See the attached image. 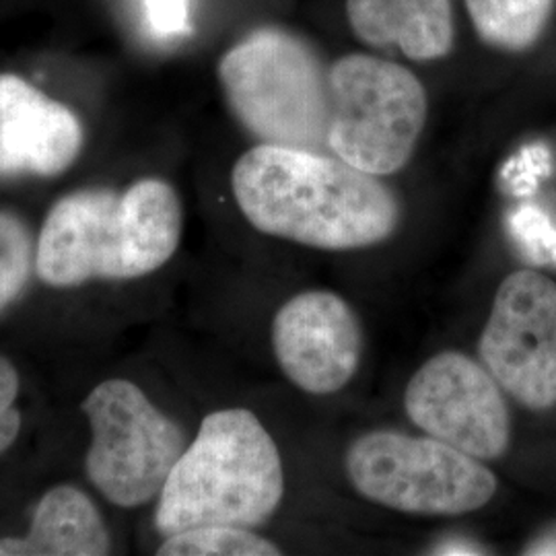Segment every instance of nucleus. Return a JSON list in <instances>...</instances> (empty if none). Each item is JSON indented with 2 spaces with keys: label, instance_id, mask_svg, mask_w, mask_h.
<instances>
[{
  "label": "nucleus",
  "instance_id": "1",
  "mask_svg": "<svg viewBox=\"0 0 556 556\" xmlns=\"http://www.w3.org/2000/svg\"><path fill=\"white\" fill-rule=\"evenodd\" d=\"M233 197L258 231L318 250H358L400 223L394 192L334 155L260 142L231 172Z\"/></svg>",
  "mask_w": 556,
  "mask_h": 556
},
{
  "label": "nucleus",
  "instance_id": "2",
  "mask_svg": "<svg viewBox=\"0 0 556 556\" xmlns=\"http://www.w3.org/2000/svg\"><path fill=\"white\" fill-rule=\"evenodd\" d=\"M181 225L178 192L163 179H139L124 192L77 190L50 208L34 266L59 289L144 277L176 254Z\"/></svg>",
  "mask_w": 556,
  "mask_h": 556
},
{
  "label": "nucleus",
  "instance_id": "3",
  "mask_svg": "<svg viewBox=\"0 0 556 556\" xmlns=\"http://www.w3.org/2000/svg\"><path fill=\"white\" fill-rule=\"evenodd\" d=\"M285 495L277 443L243 408L211 413L161 491L155 526L163 536L204 526L258 528Z\"/></svg>",
  "mask_w": 556,
  "mask_h": 556
},
{
  "label": "nucleus",
  "instance_id": "4",
  "mask_svg": "<svg viewBox=\"0 0 556 556\" xmlns=\"http://www.w3.org/2000/svg\"><path fill=\"white\" fill-rule=\"evenodd\" d=\"M233 116L260 142L330 155L337 91L318 52L295 34L262 27L219 62Z\"/></svg>",
  "mask_w": 556,
  "mask_h": 556
},
{
  "label": "nucleus",
  "instance_id": "5",
  "mask_svg": "<svg viewBox=\"0 0 556 556\" xmlns=\"http://www.w3.org/2000/svg\"><path fill=\"white\" fill-rule=\"evenodd\" d=\"M346 472L371 503L415 516H462L484 507L497 493V478L435 438L374 431L346 454Z\"/></svg>",
  "mask_w": 556,
  "mask_h": 556
},
{
  "label": "nucleus",
  "instance_id": "6",
  "mask_svg": "<svg viewBox=\"0 0 556 556\" xmlns=\"http://www.w3.org/2000/svg\"><path fill=\"white\" fill-rule=\"evenodd\" d=\"M337 116L330 155L374 176H392L415 153L427 122L422 83L404 66L369 54L330 64Z\"/></svg>",
  "mask_w": 556,
  "mask_h": 556
},
{
  "label": "nucleus",
  "instance_id": "7",
  "mask_svg": "<svg viewBox=\"0 0 556 556\" xmlns=\"http://www.w3.org/2000/svg\"><path fill=\"white\" fill-rule=\"evenodd\" d=\"M83 413L91 427L85 468L101 495L119 507L160 497L188 447L178 425L126 379L96 386Z\"/></svg>",
  "mask_w": 556,
  "mask_h": 556
},
{
  "label": "nucleus",
  "instance_id": "8",
  "mask_svg": "<svg viewBox=\"0 0 556 556\" xmlns=\"http://www.w3.org/2000/svg\"><path fill=\"white\" fill-rule=\"evenodd\" d=\"M482 365L528 408L556 404V282L536 270L505 278L480 337Z\"/></svg>",
  "mask_w": 556,
  "mask_h": 556
},
{
  "label": "nucleus",
  "instance_id": "9",
  "mask_svg": "<svg viewBox=\"0 0 556 556\" xmlns=\"http://www.w3.org/2000/svg\"><path fill=\"white\" fill-rule=\"evenodd\" d=\"M404 406L410 420L459 452L478 459L503 456L509 438V408L491 371L456 351L429 358L410 379Z\"/></svg>",
  "mask_w": 556,
  "mask_h": 556
},
{
  "label": "nucleus",
  "instance_id": "10",
  "mask_svg": "<svg viewBox=\"0 0 556 556\" xmlns=\"http://www.w3.org/2000/svg\"><path fill=\"white\" fill-rule=\"evenodd\" d=\"M273 349L299 390L330 396L357 374L363 330L353 307L337 293L305 291L278 309Z\"/></svg>",
  "mask_w": 556,
  "mask_h": 556
},
{
  "label": "nucleus",
  "instance_id": "11",
  "mask_svg": "<svg viewBox=\"0 0 556 556\" xmlns=\"http://www.w3.org/2000/svg\"><path fill=\"white\" fill-rule=\"evenodd\" d=\"M83 149V124L20 75H0V178H52Z\"/></svg>",
  "mask_w": 556,
  "mask_h": 556
},
{
  "label": "nucleus",
  "instance_id": "12",
  "mask_svg": "<svg viewBox=\"0 0 556 556\" xmlns=\"http://www.w3.org/2000/svg\"><path fill=\"white\" fill-rule=\"evenodd\" d=\"M358 40L397 50L410 60H438L454 48L450 0H346Z\"/></svg>",
  "mask_w": 556,
  "mask_h": 556
},
{
  "label": "nucleus",
  "instance_id": "13",
  "mask_svg": "<svg viewBox=\"0 0 556 556\" xmlns=\"http://www.w3.org/2000/svg\"><path fill=\"white\" fill-rule=\"evenodd\" d=\"M110 532L98 507L77 486L60 484L41 497L29 534L0 538V556H103Z\"/></svg>",
  "mask_w": 556,
  "mask_h": 556
},
{
  "label": "nucleus",
  "instance_id": "14",
  "mask_svg": "<svg viewBox=\"0 0 556 556\" xmlns=\"http://www.w3.org/2000/svg\"><path fill=\"white\" fill-rule=\"evenodd\" d=\"M478 38L503 52L530 50L548 27L556 0H464Z\"/></svg>",
  "mask_w": 556,
  "mask_h": 556
},
{
  "label": "nucleus",
  "instance_id": "15",
  "mask_svg": "<svg viewBox=\"0 0 556 556\" xmlns=\"http://www.w3.org/2000/svg\"><path fill=\"white\" fill-rule=\"evenodd\" d=\"M160 556H278L275 542L238 526H204L165 536Z\"/></svg>",
  "mask_w": 556,
  "mask_h": 556
},
{
  "label": "nucleus",
  "instance_id": "16",
  "mask_svg": "<svg viewBox=\"0 0 556 556\" xmlns=\"http://www.w3.org/2000/svg\"><path fill=\"white\" fill-rule=\"evenodd\" d=\"M31 264V238L27 227L11 213H0V312L20 298Z\"/></svg>",
  "mask_w": 556,
  "mask_h": 556
},
{
  "label": "nucleus",
  "instance_id": "17",
  "mask_svg": "<svg viewBox=\"0 0 556 556\" xmlns=\"http://www.w3.org/2000/svg\"><path fill=\"white\" fill-rule=\"evenodd\" d=\"M20 376L9 358L0 355V454L20 438L21 415L17 410Z\"/></svg>",
  "mask_w": 556,
  "mask_h": 556
},
{
  "label": "nucleus",
  "instance_id": "18",
  "mask_svg": "<svg viewBox=\"0 0 556 556\" xmlns=\"http://www.w3.org/2000/svg\"><path fill=\"white\" fill-rule=\"evenodd\" d=\"M147 20L157 36H181L190 31V0H144Z\"/></svg>",
  "mask_w": 556,
  "mask_h": 556
},
{
  "label": "nucleus",
  "instance_id": "19",
  "mask_svg": "<svg viewBox=\"0 0 556 556\" xmlns=\"http://www.w3.org/2000/svg\"><path fill=\"white\" fill-rule=\"evenodd\" d=\"M439 548L441 551H435L438 555H478V553H482V551H478V546L468 544V542H445Z\"/></svg>",
  "mask_w": 556,
  "mask_h": 556
},
{
  "label": "nucleus",
  "instance_id": "20",
  "mask_svg": "<svg viewBox=\"0 0 556 556\" xmlns=\"http://www.w3.org/2000/svg\"><path fill=\"white\" fill-rule=\"evenodd\" d=\"M528 555H556V538H544L530 546Z\"/></svg>",
  "mask_w": 556,
  "mask_h": 556
}]
</instances>
